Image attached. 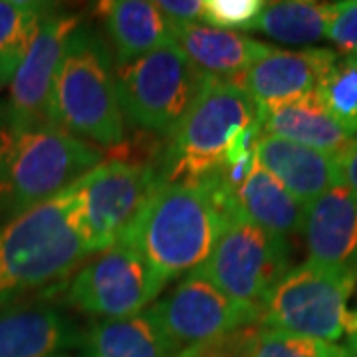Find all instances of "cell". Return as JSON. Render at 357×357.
I'll list each match as a JSON object with an SVG mask.
<instances>
[{
    "instance_id": "3957f363",
    "label": "cell",
    "mask_w": 357,
    "mask_h": 357,
    "mask_svg": "<svg viewBox=\"0 0 357 357\" xmlns=\"http://www.w3.org/2000/svg\"><path fill=\"white\" fill-rule=\"evenodd\" d=\"M50 119L54 128L102 147H115L126 137L114 56L88 26H79L66 48L52 89Z\"/></svg>"
},
{
    "instance_id": "2e32d148",
    "label": "cell",
    "mask_w": 357,
    "mask_h": 357,
    "mask_svg": "<svg viewBox=\"0 0 357 357\" xmlns=\"http://www.w3.org/2000/svg\"><path fill=\"white\" fill-rule=\"evenodd\" d=\"M82 342L72 319L56 307L26 304L0 310V357H56Z\"/></svg>"
},
{
    "instance_id": "8992f818",
    "label": "cell",
    "mask_w": 357,
    "mask_h": 357,
    "mask_svg": "<svg viewBox=\"0 0 357 357\" xmlns=\"http://www.w3.org/2000/svg\"><path fill=\"white\" fill-rule=\"evenodd\" d=\"M357 280L330 268L304 262L290 268L262 307V328L337 342L349 332V298Z\"/></svg>"
},
{
    "instance_id": "d6986e66",
    "label": "cell",
    "mask_w": 357,
    "mask_h": 357,
    "mask_svg": "<svg viewBox=\"0 0 357 357\" xmlns=\"http://www.w3.org/2000/svg\"><path fill=\"white\" fill-rule=\"evenodd\" d=\"M258 117L262 133L312 147L333 157L344 155L357 139L328 114L316 93L258 109Z\"/></svg>"
},
{
    "instance_id": "ac0fdd59",
    "label": "cell",
    "mask_w": 357,
    "mask_h": 357,
    "mask_svg": "<svg viewBox=\"0 0 357 357\" xmlns=\"http://www.w3.org/2000/svg\"><path fill=\"white\" fill-rule=\"evenodd\" d=\"M96 13L107 32L115 68L131 64L173 42V26L155 2L105 0L98 4Z\"/></svg>"
},
{
    "instance_id": "52a82bcc",
    "label": "cell",
    "mask_w": 357,
    "mask_h": 357,
    "mask_svg": "<svg viewBox=\"0 0 357 357\" xmlns=\"http://www.w3.org/2000/svg\"><path fill=\"white\" fill-rule=\"evenodd\" d=\"M204 76L175 42L115 68L123 117L137 128L169 137L197 98Z\"/></svg>"
},
{
    "instance_id": "ba28073f",
    "label": "cell",
    "mask_w": 357,
    "mask_h": 357,
    "mask_svg": "<svg viewBox=\"0 0 357 357\" xmlns=\"http://www.w3.org/2000/svg\"><path fill=\"white\" fill-rule=\"evenodd\" d=\"M288 270V238L234 218L225 225L211 255L192 274L215 284L232 300L262 310Z\"/></svg>"
},
{
    "instance_id": "7c38bea8",
    "label": "cell",
    "mask_w": 357,
    "mask_h": 357,
    "mask_svg": "<svg viewBox=\"0 0 357 357\" xmlns=\"http://www.w3.org/2000/svg\"><path fill=\"white\" fill-rule=\"evenodd\" d=\"M82 26V16L52 8L40 22L38 32L8 84L4 128L13 131L54 128L50 119L52 89L66 48Z\"/></svg>"
},
{
    "instance_id": "4316f807",
    "label": "cell",
    "mask_w": 357,
    "mask_h": 357,
    "mask_svg": "<svg viewBox=\"0 0 357 357\" xmlns=\"http://www.w3.org/2000/svg\"><path fill=\"white\" fill-rule=\"evenodd\" d=\"M326 38L344 56H357V0L332 2Z\"/></svg>"
},
{
    "instance_id": "d4e9b609",
    "label": "cell",
    "mask_w": 357,
    "mask_h": 357,
    "mask_svg": "<svg viewBox=\"0 0 357 357\" xmlns=\"http://www.w3.org/2000/svg\"><path fill=\"white\" fill-rule=\"evenodd\" d=\"M316 96L328 114L357 137V56H337Z\"/></svg>"
},
{
    "instance_id": "9a60e30c",
    "label": "cell",
    "mask_w": 357,
    "mask_h": 357,
    "mask_svg": "<svg viewBox=\"0 0 357 357\" xmlns=\"http://www.w3.org/2000/svg\"><path fill=\"white\" fill-rule=\"evenodd\" d=\"M256 161L304 206L342 185L337 157L266 133L258 137Z\"/></svg>"
},
{
    "instance_id": "7402d4cb",
    "label": "cell",
    "mask_w": 357,
    "mask_h": 357,
    "mask_svg": "<svg viewBox=\"0 0 357 357\" xmlns=\"http://www.w3.org/2000/svg\"><path fill=\"white\" fill-rule=\"evenodd\" d=\"M332 2L278 0L264 2L250 30L282 44H314L326 38Z\"/></svg>"
},
{
    "instance_id": "f546056e",
    "label": "cell",
    "mask_w": 357,
    "mask_h": 357,
    "mask_svg": "<svg viewBox=\"0 0 357 357\" xmlns=\"http://www.w3.org/2000/svg\"><path fill=\"white\" fill-rule=\"evenodd\" d=\"M337 167H340L342 185L357 195V139L344 155L337 157Z\"/></svg>"
},
{
    "instance_id": "83f0119b",
    "label": "cell",
    "mask_w": 357,
    "mask_h": 357,
    "mask_svg": "<svg viewBox=\"0 0 357 357\" xmlns=\"http://www.w3.org/2000/svg\"><path fill=\"white\" fill-rule=\"evenodd\" d=\"M155 6L171 26L199 24L204 20V0H159Z\"/></svg>"
},
{
    "instance_id": "cb8c5ba5",
    "label": "cell",
    "mask_w": 357,
    "mask_h": 357,
    "mask_svg": "<svg viewBox=\"0 0 357 357\" xmlns=\"http://www.w3.org/2000/svg\"><path fill=\"white\" fill-rule=\"evenodd\" d=\"M244 357H351L347 347L306 337L298 333L246 328L243 337Z\"/></svg>"
},
{
    "instance_id": "5b68a950",
    "label": "cell",
    "mask_w": 357,
    "mask_h": 357,
    "mask_svg": "<svg viewBox=\"0 0 357 357\" xmlns=\"http://www.w3.org/2000/svg\"><path fill=\"white\" fill-rule=\"evenodd\" d=\"M260 121L255 102L229 79L204 76L197 98L167 137L157 183H195L222 165L236 135Z\"/></svg>"
},
{
    "instance_id": "6da1fadb",
    "label": "cell",
    "mask_w": 357,
    "mask_h": 357,
    "mask_svg": "<svg viewBox=\"0 0 357 357\" xmlns=\"http://www.w3.org/2000/svg\"><path fill=\"white\" fill-rule=\"evenodd\" d=\"M91 252L77 183L0 227V310L64 282Z\"/></svg>"
},
{
    "instance_id": "5bb4252c",
    "label": "cell",
    "mask_w": 357,
    "mask_h": 357,
    "mask_svg": "<svg viewBox=\"0 0 357 357\" xmlns=\"http://www.w3.org/2000/svg\"><path fill=\"white\" fill-rule=\"evenodd\" d=\"M307 262L357 280V195L337 185L306 206Z\"/></svg>"
},
{
    "instance_id": "4dcf8cb0",
    "label": "cell",
    "mask_w": 357,
    "mask_h": 357,
    "mask_svg": "<svg viewBox=\"0 0 357 357\" xmlns=\"http://www.w3.org/2000/svg\"><path fill=\"white\" fill-rule=\"evenodd\" d=\"M347 340H349V345H347V351H349V356L357 357V310H354V312H351V324H349Z\"/></svg>"
},
{
    "instance_id": "603a6c76",
    "label": "cell",
    "mask_w": 357,
    "mask_h": 357,
    "mask_svg": "<svg viewBox=\"0 0 357 357\" xmlns=\"http://www.w3.org/2000/svg\"><path fill=\"white\" fill-rule=\"evenodd\" d=\"M52 4L0 0V88L8 86Z\"/></svg>"
},
{
    "instance_id": "ffe728a7",
    "label": "cell",
    "mask_w": 357,
    "mask_h": 357,
    "mask_svg": "<svg viewBox=\"0 0 357 357\" xmlns=\"http://www.w3.org/2000/svg\"><path fill=\"white\" fill-rule=\"evenodd\" d=\"M230 211L232 220L244 218L284 238L300 234L306 220V206L296 201L258 161L248 178L234 192Z\"/></svg>"
},
{
    "instance_id": "277c9868",
    "label": "cell",
    "mask_w": 357,
    "mask_h": 357,
    "mask_svg": "<svg viewBox=\"0 0 357 357\" xmlns=\"http://www.w3.org/2000/svg\"><path fill=\"white\" fill-rule=\"evenodd\" d=\"M102 153L58 128L0 131V213L20 215L72 187Z\"/></svg>"
},
{
    "instance_id": "9c48e42d",
    "label": "cell",
    "mask_w": 357,
    "mask_h": 357,
    "mask_svg": "<svg viewBox=\"0 0 357 357\" xmlns=\"http://www.w3.org/2000/svg\"><path fill=\"white\" fill-rule=\"evenodd\" d=\"M147 312L177 356L244 328H252L260 324L262 316L260 307L232 300L215 284L192 272L178 280L177 286Z\"/></svg>"
},
{
    "instance_id": "44dd1931",
    "label": "cell",
    "mask_w": 357,
    "mask_h": 357,
    "mask_svg": "<svg viewBox=\"0 0 357 357\" xmlns=\"http://www.w3.org/2000/svg\"><path fill=\"white\" fill-rule=\"evenodd\" d=\"M82 345L84 357H177L149 312L102 319L86 333Z\"/></svg>"
},
{
    "instance_id": "484cf974",
    "label": "cell",
    "mask_w": 357,
    "mask_h": 357,
    "mask_svg": "<svg viewBox=\"0 0 357 357\" xmlns=\"http://www.w3.org/2000/svg\"><path fill=\"white\" fill-rule=\"evenodd\" d=\"M262 6V0H204L203 22L232 32L250 30Z\"/></svg>"
},
{
    "instance_id": "4fadbf2b",
    "label": "cell",
    "mask_w": 357,
    "mask_h": 357,
    "mask_svg": "<svg viewBox=\"0 0 357 357\" xmlns=\"http://www.w3.org/2000/svg\"><path fill=\"white\" fill-rule=\"evenodd\" d=\"M337 56V52L324 48H274L241 76L229 82L243 89L258 109H266L316 93Z\"/></svg>"
},
{
    "instance_id": "30bf717a",
    "label": "cell",
    "mask_w": 357,
    "mask_h": 357,
    "mask_svg": "<svg viewBox=\"0 0 357 357\" xmlns=\"http://www.w3.org/2000/svg\"><path fill=\"white\" fill-rule=\"evenodd\" d=\"M157 187V169L143 161H103L77 181L91 252L121 243Z\"/></svg>"
},
{
    "instance_id": "e0dca14e",
    "label": "cell",
    "mask_w": 357,
    "mask_h": 357,
    "mask_svg": "<svg viewBox=\"0 0 357 357\" xmlns=\"http://www.w3.org/2000/svg\"><path fill=\"white\" fill-rule=\"evenodd\" d=\"M173 42L203 76L232 79L274 50L272 44L243 32L213 26H173Z\"/></svg>"
},
{
    "instance_id": "7a4b0ae2",
    "label": "cell",
    "mask_w": 357,
    "mask_h": 357,
    "mask_svg": "<svg viewBox=\"0 0 357 357\" xmlns=\"http://www.w3.org/2000/svg\"><path fill=\"white\" fill-rule=\"evenodd\" d=\"M227 222L230 220L204 178L157 183L121 244L133 248L167 284L203 264Z\"/></svg>"
},
{
    "instance_id": "f1b7e54d",
    "label": "cell",
    "mask_w": 357,
    "mask_h": 357,
    "mask_svg": "<svg viewBox=\"0 0 357 357\" xmlns=\"http://www.w3.org/2000/svg\"><path fill=\"white\" fill-rule=\"evenodd\" d=\"M244 330H246V328H244ZM244 330L230 333L227 337H220L217 342H211V344H204L199 345V347H192V349H187V351L178 354L177 357H244Z\"/></svg>"
},
{
    "instance_id": "8fae6325",
    "label": "cell",
    "mask_w": 357,
    "mask_h": 357,
    "mask_svg": "<svg viewBox=\"0 0 357 357\" xmlns=\"http://www.w3.org/2000/svg\"><path fill=\"white\" fill-rule=\"evenodd\" d=\"M165 284L128 244L102 250L74 274L68 302L103 319L141 314L163 292Z\"/></svg>"
},
{
    "instance_id": "1f68e13d",
    "label": "cell",
    "mask_w": 357,
    "mask_h": 357,
    "mask_svg": "<svg viewBox=\"0 0 357 357\" xmlns=\"http://www.w3.org/2000/svg\"><path fill=\"white\" fill-rule=\"evenodd\" d=\"M4 128V109H2V103H0V131Z\"/></svg>"
}]
</instances>
